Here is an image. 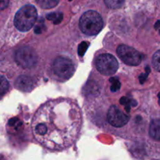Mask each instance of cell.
<instances>
[{
    "label": "cell",
    "instance_id": "1",
    "mask_svg": "<svg viewBox=\"0 0 160 160\" xmlns=\"http://www.w3.org/2000/svg\"><path fill=\"white\" fill-rule=\"evenodd\" d=\"M81 126L78 105L70 99L59 98L47 102L38 109L31 128L34 138L42 146L60 151L76 142Z\"/></svg>",
    "mask_w": 160,
    "mask_h": 160
},
{
    "label": "cell",
    "instance_id": "2",
    "mask_svg": "<svg viewBox=\"0 0 160 160\" xmlns=\"http://www.w3.org/2000/svg\"><path fill=\"white\" fill-rule=\"evenodd\" d=\"M38 18L37 9L32 5H26L20 8L14 17V26L21 32L31 30Z\"/></svg>",
    "mask_w": 160,
    "mask_h": 160
},
{
    "label": "cell",
    "instance_id": "3",
    "mask_svg": "<svg viewBox=\"0 0 160 160\" xmlns=\"http://www.w3.org/2000/svg\"><path fill=\"white\" fill-rule=\"evenodd\" d=\"M79 26L84 34L94 36L102 31L103 28V20L100 14L96 11L89 10L81 16Z\"/></svg>",
    "mask_w": 160,
    "mask_h": 160
},
{
    "label": "cell",
    "instance_id": "4",
    "mask_svg": "<svg viewBox=\"0 0 160 160\" xmlns=\"http://www.w3.org/2000/svg\"><path fill=\"white\" fill-rule=\"evenodd\" d=\"M52 71L58 79L67 81L72 78L75 71L73 61L65 56H59L52 63Z\"/></svg>",
    "mask_w": 160,
    "mask_h": 160
},
{
    "label": "cell",
    "instance_id": "5",
    "mask_svg": "<svg viewBox=\"0 0 160 160\" xmlns=\"http://www.w3.org/2000/svg\"><path fill=\"white\" fill-rule=\"evenodd\" d=\"M95 67L99 73L105 76L113 75L119 68L117 59L110 54H101L96 58Z\"/></svg>",
    "mask_w": 160,
    "mask_h": 160
},
{
    "label": "cell",
    "instance_id": "6",
    "mask_svg": "<svg viewBox=\"0 0 160 160\" xmlns=\"http://www.w3.org/2000/svg\"><path fill=\"white\" fill-rule=\"evenodd\" d=\"M15 60L20 67L23 68H31L37 64V53L33 48L29 47H22L16 52Z\"/></svg>",
    "mask_w": 160,
    "mask_h": 160
},
{
    "label": "cell",
    "instance_id": "7",
    "mask_svg": "<svg viewBox=\"0 0 160 160\" xmlns=\"http://www.w3.org/2000/svg\"><path fill=\"white\" fill-rule=\"evenodd\" d=\"M119 58L129 66H138L142 62V56L135 48L127 45H119L117 49Z\"/></svg>",
    "mask_w": 160,
    "mask_h": 160
},
{
    "label": "cell",
    "instance_id": "8",
    "mask_svg": "<svg viewBox=\"0 0 160 160\" xmlns=\"http://www.w3.org/2000/svg\"><path fill=\"white\" fill-rule=\"evenodd\" d=\"M129 116L126 115L117 106H112L107 112V120L115 128H122L129 121Z\"/></svg>",
    "mask_w": 160,
    "mask_h": 160
},
{
    "label": "cell",
    "instance_id": "9",
    "mask_svg": "<svg viewBox=\"0 0 160 160\" xmlns=\"http://www.w3.org/2000/svg\"><path fill=\"white\" fill-rule=\"evenodd\" d=\"M33 85L34 83L32 79L24 75L19 77L15 82V87L22 92H30L33 89Z\"/></svg>",
    "mask_w": 160,
    "mask_h": 160
},
{
    "label": "cell",
    "instance_id": "10",
    "mask_svg": "<svg viewBox=\"0 0 160 160\" xmlns=\"http://www.w3.org/2000/svg\"><path fill=\"white\" fill-rule=\"evenodd\" d=\"M149 135L156 141H160V119L153 120L150 123Z\"/></svg>",
    "mask_w": 160,
    "mask_h": 160
},
{
    "label": "cell",
    "instance_id": "11",
    "mask_svg": "<svg viewBox=\"0 0 160 160\" xmlns=\"http://www.w3.org/2000/svg\"><path fill=\"white\" fill-rule=\"evenodd\" d=\"M36 2L42 9H52L57 6L59 0H36Z\"/></svg>",
    "mask_w": 160,
    "mask_h": 160
},
{
    "label": "cell",
    "instance_id": "12",
    "mask_svg": "<svg viewBox=\"0 0 160 160\" xmlns=\"http://www.w3.org/2000/svg\"><path fill=\"white\" fill-rule=\"evenodd\" d=\"M125 0H105V3L109 9H119L122 7Z\"/></svg>",
    "mask_w": 160,
    "mask_h": 160
},
{
    "label": "cell",
    "instance_id": "13",
    "mask_svg": "<svg viewBox=\"0 0 160 160\" xmlns=\"http://www.w3.org/2000/svg\"><path fill=\"white\" fill-rule=\"evenodd\" d=\"M152 65L157 71L160 72V50L156 52L153 56Z\"/></svg>",
    "mask_w": 160,
    "mask_h": 160
},
{
    "label": "cell",
    "instance_id": "14",
    "mask_svg": "<svg viewBox=\"0 0 160 160\" xmlns=\"http://www.w3.org/2000/svg\"><path fill=\"white\" fill-rule=\"evenodd\" d=\"M9 88V83L6 81V78L3 76L1 77V93L2 95H3V94L6 93L8 91Z\"/></svg>",
    "mask_w": 160,
    "mask_h": 160
},
{
    "label": "cell",
    "instance_id": "15",
    "mask_svg": "<svg viewBox=\"0 0 160 160\" xmlns=\"http://www.w3.org/2000/svg\"><path fill=\"white\" fill-rule=\"evenodd\" d=\"M9 0H1V9L3 10L4 9H6L8 6V4H9Z\"/></svg>",
    "mask_w": 160,
    "mask_h": 160
},
{
    "label": "cell",
    "instance_id": "16",
    "mask_svg": "<svg viewBox=\"0 0 160 160\" xmlns=\"http://www.w3.org/2000/svg\"><path fill=\"white\" fill-rule=\"evenodd\" d=\"M159 100H160V94L159 95Z\"/></svg>",
    "mask_w": 160,
    "mask_h": 160
}]
</instances>
